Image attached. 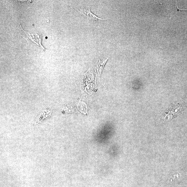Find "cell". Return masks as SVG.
<instances>
[{"instance_id":"6da1fadb","label":"cell","mask_w":187,"mask_h":187,"mask_svg":"<svg viewBox=\"0 0 187 187\" xmlns=\"http://www.w3.org/2000/svg\"><path fill=\"white\" fill-rule=\"evenodd\" d=\"M20 30L22 36L29 43H31L35 46L41 48L44 51H46L45 49L42 45V35L40 33L36 32L31 34L25 31L22 29L20 23Z\"/></svg>"},{"instance_id":"7a4b0ae2","label":"cell","mask_w":187,"mask_h":187,"mask_svg":"<svg viewBox=\"0 0 187 187\" xmlns=\"http://www.w3.org/2000/svg\"><path fill=\"white\" fill-rule=\"evenodd\" d=\"M74 8L76 9L81 15L87 18L88 20L97 22H100L101 21L106 20L97 17V15L92 13L91 11L90 6L85 7V8H81L79 9Z\"/></svg>"},{"instance_id":"3957f363","label":"cell","mask_w":187,"mask_h":187,"mask_svg":"<svg viewBox=\"0 0 187 187\" xmlns=\"http://www.w3.org/2000/svg\"><path fill=\"white\" fill-rule=\"evenodd\" d=\"M107 60L108 58L99 59V62L97 64V71L100 74H101L102 69Z\"/></svg>"},{"instance_id":"277c9868","label":"cell","mask_w":187,"mask_h":187,"mask_svg":"<svg viewBox=\"0 0 187 187\" xmlns=\"http://www.w3.org/2000/svg\"><path fill=\"white\" fill-rule=\"evenodd\" d=\"M177 7L178 9V10H179V11H187V9H186V10H185V9H179L178 8V6H177Z\"/></svg>"}]
</instances>
